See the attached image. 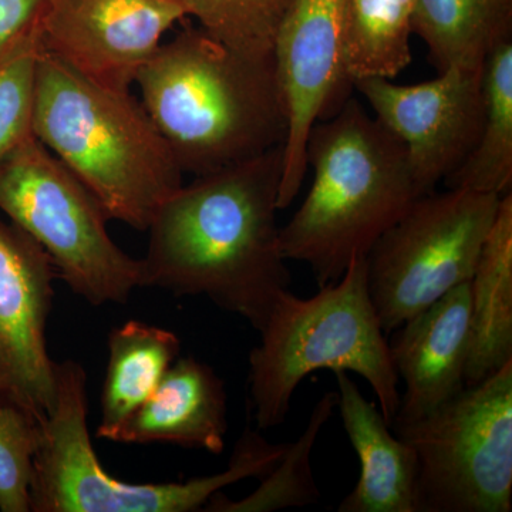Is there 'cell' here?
Instances as JSON below:
<instances>
[{"instance_id": "obj_11", "label": "cell", "mask_w": 512, "mask_h": 512, "mask_svg": "<svg viewBox=\"0 0 512 512\" xmlns=\"http://www.w3.org/2000/svg\"><path fill=\"white\" fill-rule=\"evenodd\" d=\"M483 74L450 67L423 83L373 77L353 84L376 119L406 146L421 194L436 191L476 146L484 119Z\"/></svg>"}, {"instance_id": "obj_4", "label": "cell", "mask_w": 512, "mask_h": 512, "mask_svg": "<svg viewBox=\"0 0 512 512\" xmlns=\"http://www.w3.org/2000/svg\"><path fill=\"white\" fill-rule=\"evenodd\" d=\"M33 136L99 200L109 220L147 231L183 171L130 90L87 79L40 49Z\"/></svg>"}, {"instance_id": "obj_17", "label": "cell", "mask_w": 512, "mask_h": 512, "mask_svg": "<svg viewBox=\"0 0 512 512\" xmlns=\"http://www.w3.org/2000/svg\"><path fill=\"white\" fill-rule=\"evenodd\" d=\"M512 362V194L485 239L470 279V343L466 386Z\"/></svg>"}, {"instance_id": "obj_7", "label": "cell", "mask_w": 512, "mask_h": 512, "mask_svg": "<svg viewBox=\"0 0 512 512\" xmlns=\"http://www.w3.org/2000/svg\"><path fill=\"white\" fill-rule=\"evenodd\" d=\"M0 210L90 305H124L143 288L141 259L111 239L99 200L33 134L0 158Z\"/></svg>"}, {"instance_id": "obj_23", "label": "cell", "mask_w": 512, "mask_h": 512, "mask_svg": "<svg viewBox=\"0 0 512 512\" xmlns=\"http://www.w3.org/2000/svg\"><path fill=\"white\" fill-rule=\"evenodd\" d=\"M212 39L252 59H274L279 29L296 0H177Z\"/></svg>"}, {"instance_id": "obj_26", "label": "cell", "mask_w": 512, "mask_h": 512, "mask_svg": "<svg viewBox=\"0 0 512 512\" xmlns=\"http://www.w3.org/2000/svg\"><path fill=\"white\" fill-rule=\"evenodd\" d=\"M46 0H0V55L39 28Z\"/></svg>"}, {"instance_id": "obj_25", "label": "cell", "mask_w": 512, "mask_h": 512, "mask_svg": "<svg viewBox=\"0 0 512 512\" xmlns=\"http://www.w3.org/2000/svg\"><path fill=\"white\" fill-rule=\"evenodd\" d=\"M42 426L26 410L0 403V511L30 512L33 458Z\"/></svg>"}, {"instance_id": "obj_21", "label": "cell", "mask_w": 512, "mask_h": 512, "mask_svg": "<svg viewBox=\"0 0 512 512\" xmlns=\"http://www.w3.org/2000/svg\"><path fill=\"white\" fill-rule=\"evenodd\" d=\"M483 90L484 119L476 146L444 184L504 197L512 187V42L488 56Z\"/></svg>"}, {"instance_id": "obj_19", "label": "cell", "mask_w": 512, "mask_h": 512, "mask_svg": "<svg viewBox=\"0 0 512 512\" xmlns=\"http://www.w3.org/2000/svg\"><path fill=\"white\" fill-rule=\"evenodd\" d=\"M413 33L439 73L484 69L495 49L512 42V0H417Z\"/></svg>"}, {"instance_id": "obj_16", "label": "cell", "mask_w": 512, "mask_h": 512, "mask_svg": "<svg viewBox=\"0 0 512 512\" xmlns=\"http://www.w3.org/2000/svg\"><path fill=\"white\" fill-rule=\"evenodd\" d=\"M343 427L360 461V477L339 512H416L417 457L393 436L375 404L348 372H335Z\"/></svg>"}, {"instance_id": "obj_24", "label": "cell", "mask_w": 512, "mask_h": 512, "mask_svg": "<svg viewBox=\"0 0 512 512\" xmlns=\"http://www.w3.org/2000/svg\"><path fill=\"white\" fill-rule=\"evenodd\" d=\"M40 30L0 55V158L32 136L33 100Z\"/></svg>"}, {"instance_id": "obj_12", "label": "cell", "mask_w": 512, "mask_h": 512, "mask_svg": "<svg viewBox=\"0 0 512 512\" xmlns=\"http://www.w3.org/2000/svg\"><path fill=\"white\" fill-rule=\"evenodd\" d=\"M56 276L35 239L0 221V403L26 410L40 424L56 400L57 362L46 340Z\"/></svg>"}, {"instance_id": "obj_1", "label": "cell", "mask_w": 512, "mask_h": 512, "mask_svg": "<svg viewBox=\"0 0 512 512\" xmlns=\"http://www.w3.org/2000/svg\"><path fill=\"white\" fill-rule=\"evenodd\" d=\"M282 154L276 147L170 195L147 228L143 288L207 296L259 332L292 281L276 222Z\"/></svg>"}, {"instance_id": "obj_15", "label": "cell", "mask_w": 512, "mask_h": 512, "mask_svg": "<svg viewBox=\"0 0 512 512\" xmlns=\"http://www.w3.org/2000/svg\"><path fill=\"white\" fill-rule=\"evenodd\" d=\"M228 431L227 392L211 366L178 357L157 389L114 434V443L171 444L221 454Z\"/></svg>"}, {"instance_id": "obj_3", "label": "cell", "mask_w": 512, "mask_h": 512, "mask_svg": "<svg viewBox=\"0 0 512 512\" xmlns=\"http://www.w3.org/2000/svg\"><path fill=\"white\" fill-rule=\"evenodd\" d=\"M306 164L311 188L279 241L286 261L308 265L322 288L366 256L423 194L406 146L352 96L312 127Z\"/></svg>"}, {"instance_id": "obj_5", "label": "cell", "mask_w": 512, "mask_h": 512, "mask_svg": "<svg viewBox=\"0 0 512 512\" xmlns=\"http://www.w3.org/2000/svg\"><path fill=\"white\" fill-rule=\"evenodd\" d=\"M249 355V396L259 430L284 423L295 390L318 370L353 372L372 387L392 424L399 410V376L367 288L366 256L312 298L281 293Z\"/></svg>"}, {"instance_id": "obj_14", "label": "cell", "mask_w": 512, "mask_h": 512, "mask_svg": "<svg viewBox=\"0 0 512 512\" xmlns=\"http://www.w3.org/2000/svg\"><path fill=\"white\" fill-rule=\"evenodd\" d=\"M389 343L397 376L406 390L390 426L434 412L466 387L470 343V281L404 322Z\"/></svg>"}, {"instance_id": "obj_22", "label": "cell", "mask_w": 512, "mask_h": 512, "mask_svg": "<svg viewBox=\"0 0 512 512\" xmlns=\"http://www.w3.org/2000/svg\"><path fill=\"white\" fill-rule=\"evenodd\" d=\"M338 400V392H328L320 397L301 437L295 443L286 444L281 460L262 478L254 493L234 501L220 491L212 495L202 511L269 512L318 503L320 493L313 478L311 456L320 430L332 417Z\"/></svg>"}, {"instance_id": "obj_6", "label": "cell", "mask_w": 512, "mask_h": 512, "mask_svg": "<svg viewBox=\"0 0 512 512\" xmlns=\"http://www.w3.org/2000/svg\"><path fill=\"white\" fill-rule=\"evenodd\" d=\"M56 380L55 406L40 424L42 437L33 458L32 512L202 511L225 487L245 478L262 480L286 448L247 429L221 473L185 483H124L101 467L92 446L82 365L74 360L57 363Z\"/></svg>"}, {"instance_id": "obj_18", "label": "cell", "mask_w": 512, "mask_h": 512, "mask_svg": "<svg viewBox=\"0 0 512 512\" xmlns=\"http://www.w3.org/2000/svg\"><path fill=\"white\" fill-rule=\"evenodd\" d=\"M107 348L109 362L101 390V420L96 436L111 441L180 357L181 342L171 330L128 320L111 330Z\"/></svg>"}, {"instance_id": "obj_9", "label": "cell", "mask_w": 512, "mask_h": 512, "mask_svg": "<svg viewBox=\"0 0 512 512\" xmlns=\"http://www.w3.org/2000/svg\"><path fill=\"white\" fill-rule=\"evenodd\" d=\"M500 195L447 188L421 195L367 252V288L384 333L471 279Z\"/></svg>"}, {"instance_id": "obj_10", "label": "cell", "mask_w": 512, "mask_h": 512, "mask_svg": "<svg viewBox=\"0 0 512 512\" xmlns=\"http://www.w3.org/2000/svg\"><path fill=\"white\" fill-rule=\"evenodd\" d=\"M343 3L296 0L276 36V80L288 121L279 210H286L301 191L312 127L332 117L352 96L342 66Z\"/></svg>"}, {"instance_id": "obj_2", "label": "cell", "mask_w": 512, "mask_h": 512, "mask_svg": "<svg viewBox=\"0 0 512 512\" xmlns=\"http://www.w3.org/2000/svg\"><path fill=\"white\" fill-rule=\"evenodd\" d=\"M134 83L183 173L201 177L285 144L275 60L241 55L201 28L158 47Z\"/></svg>"}, {"instance_id": "obj_13", "label": "cell", "mask_w": 512, "mask_h": 512, "mask_svg": "<svg viewBox=\"0 0 512 512\" xmlns=\"http://www.w3.org/2000/svg\"><path fill=\"white\" fill-rule=\"evenodd\" d=\"M187 16L177 0H46L40 43L87 79L130 90L165 33Z\"/></svg>"}, {"instance_id": "obj_8", "label": "cell", "mask_w": 512, "mask_h": 512, "mask_svg": "<svg viewBox=\"0 0 512 512\" xmlns=\"http://www.w3.org/2000/svg\"><path fill=\"white\" fill-rule=\"evenodd\" d=\"M390 427L416 453V512L511 511L512 362Z\"/></svg>"}, {"instance_id": "obj_20", "label": "cell", "mask_w": 512, "mask_h": 512, "mask_svg": "<svg viewBox=\"0 0 512 512\" xmlns=\"http://www.w3.org/2000/svg\"><path fill=\"white\" fill-rule=\"evenodd\" d=\"M417 0H345L342 66L350 86L396 79L412 62L410 36Z\"/></svg>"}]
</instances>
